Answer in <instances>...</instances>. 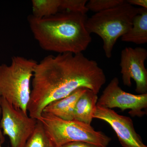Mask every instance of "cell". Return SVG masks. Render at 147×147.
<instances>
[{"label": "cell", "mask_w": 147, "mask_h": 147, "mask_svg": "<svg viewBox=\"0 0 147 147\" xmlns=\"http://www.w3.org/2000/svg\"><path fill=\"white\" fill-rule=\"evenodd\" d=\"M106 81L97 62L83 53L47 56L35 67L28 113L38 120L51 102L68 96L79 88L97 94Z\"/></svg>", "instance_id": "6da1fadb"}, {"label": "cell", "mask_w": 147, "mask_h": 147, "mask_svg": "<svg viewBox=\"0 0 147 147\" xmlns=\"http://www.w3.org/2000/svg\"><path fill=\"white\" fill-rule=\"evenodd\" d=\"M87 14L64 11L53 16L28 18L35 39L43 50L59 54H78L86 50L92 41L87 31Z\"/></svg>", "instance_id": "7a4b0ae2"}, {"label": "cell", "mask_w": 147, "mask_h": 147, "mask_svg": "<svg viewBox=\"0 0 147 147\" xmlns=\"http://www.w3.org/2000/svg\"><path fill=\"white\" fill-rule=\"evenodd\" d=\"M37 63L32 59L14 56L9 65L0 64V95L26 113L31 92V82Z\"/></svg>", "instance_id": "3957f363"}, {"label": "cell", "mask_w": 147, "mask_h": 147, "mask_svg": "<svg viewBox=\"0 0 147 147\" xmlns=\"http://www.w3.org/2000/svg\"><path fill=\"white\" fill-rule=\"evenodd\" d=\"M138 11L139 8L126 1L121 5L95 13L88 18L86 28L90 34H96L101 38L106 57H112L117 40L131 28L133 19Z\"/></svg>", "instance_id": "277c9868"}, {"label": "cell", "mask_w": 147, "mask_h": 147, "mask_svg": "<svg viewBox=\"0 0 147 147\" xmlns=\"http://www.w3.org/2000/svg\"><path fill=\"white\" fill-rule=\"evenodd\" d=\"M38 121L42 124L57 147L74 142H87L107 147L111 140L102 131H96L91 125L75 120H65L42 113Z\"/></svg>", "instance_id": "5b68a950"}, {"label": "cell", "mask_w": 147, "mask_h": 147, "mask_svg": "<svg viewBox=\"0 0 147 147\" xmlns=\"http://www.w3.org/2000/svg\"><path fill=\"white\" fill-rule=\"evenodd\" d=\"M2 118L0 127L7 135L11 147H24L34 131L37 120L23 110L15 108L1 97Z\"/></svg>", "instance_id": "8992f818"}, {"label": "cell", "mask_w": 147, "mask_h": 147, "mask_svg": "<svg viewBox=\"0 0 147 147\" xmlns=\"http://www.w3.org/2000/svg\"><path fill=\"white\" fill-rule=\"evenodd\" d=\"M119 80L115 77L105 88L96 105L112 109L120 108L122 111L130 110L132 117H142L146 115L144 110L147 108V94H134L125 92L119 86Z\"/></svg>", "instance_id": "52a82bcc"}, {"label": "cell", "mask_w": 147, "mask_h": 147, "mask_svg": "<svg viewBox=\"0 0 147 147\" xmlns=\"http://www.w3.org/2000/svg\"><path fill=\"white\" fill-rule=\"evenodd\" d=\"M146 49L142 47H125L121 52V73L125 86L130 87L131 79L136 84L135 91L139 94H147V70L145 62Z\"/></svg>", "instance_id": "ba28073f"}, {"label": "cell", "mask_w": 147, "mask_h": 147, "mask_svg": "<svg viewBox=\"0 0 147 147\" xmlns=\"http://www.w3.org/2000/svg\"><path fill=\"white\" fill-rule=\"evenodd\" d=\"M106 122L115 132L123 147H147L134 128L133 121L129 117L119 115L114 110L96 105L93 119Z\"/></svg>", "instance_id": "9c48e42d"}, {"label": "cell", "mask_w": 147, "mask_h": 147, "mask_svg": "<svg viewBox=\"0 0 147 147\" xmlns=\"http://www.w3.org/2000/svg\"><path fill=\"white\" fill-rule=\"evenodd\" d=\"M87 89L79 88L68 96L51 102L43 109L42 113L65 120H74V112L76 102Z\"/></svg>", "instance_id": "30bf717a"}, {"label": "cell", "mask_w": 147, "mask_h": 147, "mask_svg": "<svg viewBox=\"0 0 147 147\" xmlns=\"http://www.w3.org/2000/svg\"><path fill=\"white\" fill-rule=\"evenodd\" d=\"M98 99L97 94L90 90H86L76 102L74 112V120L91 125Z\"/></svg>", "instance_id": "8fae6325"}, {"label": "cell", "mask_w": 147, "mask_h": 147, "mask_svg": "<svg viewBox=\"0 0 147 147\" xmlns=\"http://www.w3.org/2000/svg\"><path fill=\"white\" fill-rule=\"evenodd\" d=\"M124 42L142 45L147 42V8H139L133 19L131 28L121 37Z\"/></svg>", "instance_id": "7c38bea8"}, {"label": "cell", "mask_w": 147, "mask_h": 147, "mask_svg": "<svg viewBox=\"0 0 147 147\" xmlns=\"http://www.w3.org/2000/svg\"><path fill=\"white\" fill-rule=\"evenodd\" d=\"M61 0H32V15L43 18L55 15L60 8Z\"/></svg>", "instance_id": "4fadbf2b"}, {"label": "cell", "mask_w": 147, "mask_h": 147, "mask_svg": "<svg viewBox=\"0 0 147 147\" xmlns=\"http://www.w3.org/2000/svg\"><path fill=\"white\" fill-rule=\"evenodd\" d=\"M24 147H57L49 137L42 124L37 120L34 131Z\"/></svg>", "instance_id": "5bb4252c"}, {"label": "cell", "mask_w": 147, "mask_h": 147, "mask_svg": "<svg viewBox=\"0 0 147 147\" xmlns=\"http://www.w3.org/2000/svg\"><path fill=\"white\" fill-rule=\"evenodd\" d=\"M124 0H90L86 4L89 11L95 13L108 10L124 3Z\"/></svg>", "instance_id": "9a60e30c"}, {"label": "cell", "mask_w": 147, "mask_h": 147, "mask_svg": "<svg viewBox=\"0 0 147 147\" xmlns=\"http://www.w3.org/2000/svg\"><path fill=\"white\" fill-rule=\"evenodd\" d=\"M87 0H61L60 10L86 14Z\"/></svg>", "instance_id": "2e32d148"}, {"label": "cell", "mask_w": 147, "mask_h": 147, "mask_svg": "<svg viewBox=\"0 0 147 147\" xmlns=\"http://www.w3.org/2000/svg\"><path fill=\"white\" fill-rule=\"evenodd\" d=\"M59 147H102L87 143L82 142H74L67 143Z\"/></svg>", "instance_id": "e0dca14e"}, {"label": "cell", "mask_w": 147, "mask_h": 147, "mask_svg": "<svg viewBox=\"0 0 147 147\" xmlns=\"http://www.w3.org/2000/svg\"><path fill=\"white\" fill-rule=\"evenodd\" d=\"M127 2L131 5L140 6L142 8H147V0H128Z\"/></svg>", "instance_id": "ac0fdd59"}, {"label": "cell", "mask_w": 147, "mask_h": 147, "mask_svg": "<svg viewBox=\"0 0 147 147\" xmlns=\"http://www.w3.org/2000/svg\"><path fill=\"white\" fill-rule=\"evenodd\" d=\"M1 96L0 95V120H1V115H2V108L1 106ZM5 141V137L3 135L2 131L0 127V143L1 144H3Z\"/></svg>", "instance_id": "d6986e66"}, {"label": "cell", "mask_w": 147, "mask_h": 147, "mask_svg": "<svg viewBox=\"0 0 147 147\" xmlns=\"http://www.w3.org/2000/svg\"><path fill=\"white\" fill-rule=\"evenodd\" d=\"M0 147H2L1 146V143H0Z\"/></svg>", "instance_id": "ffe728a7"}]
</instances>
